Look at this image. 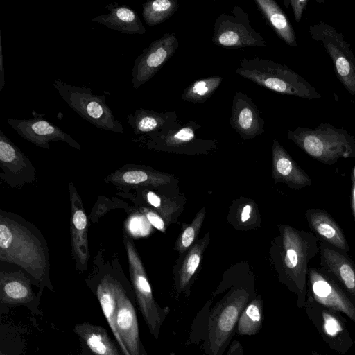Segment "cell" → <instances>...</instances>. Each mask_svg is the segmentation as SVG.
Returning <instances> with one entry per match:
<instances>
[{"instance_id":"obj_1","label":"cell","mask_w":355,"mask_h":355,"mask_svg":"<svg viewBox=\"0 0 355 355\" xmlns=\"http://www.w3.org/2000/svg\"><path fill=\"white\" fill-rule=\"evenodd\" d=\"M255 296L252 287L236 284L213 307L212 298L207 300L193 319L191 342L200 344L204 355H223L236 334L242 311Z\"/></svg>"},{"instance_id":"obj_2","label":"cell","mask_w":355,"mask_h":355,"mask_svg":"<svg viewBox=\"0 0 355 355\" xmlns=\"http://www.w3.org/2000/svg\"><path fill=\"white\" fill-rule=\"evenodd\" d=\"M272 259L279 280L297 295V306L304 308L307 294L309 261L319 253V241L310 232L288 225L278 226Z\"/></svg>"},{"instance_id":"obj_3","label":"cell","mask_w":355,"mask_h":355,"mask_svg":"<svg viewBox=\"0 0 355 355\" xmlns=\"http://www.w3.org/2000/svg\"><path fill=\"white\" fill-rule=\"evenodd\" d=\"M17 216L0 214V260L24 269L40 283L49 284V261L44 241Z\"/></svg>"},{"instance_id":"obj_4","label":"cell","mask_w":355,"mask_h":355,"mask_svg":"<svg viewBox=\"0 0 355 355\" xmlns=\"http://www.w3.org/2000/svg\"><path fill=\"white\" fill-rule=\"evenodd\" d=\"M236 73L270 90L309 100L322 96L305 78L284 64L255 57L243 58Z\"/></svg>"},{"instance_id":"obj_5","label":"cell","mask_w":355,"mask_h":355,"mask_svg":"<svg viewBox=\"0 0 355 355\" xmlns=\"http://www.w3.org/2000/svg\"><path fill=\"white\" fill-rule=\"evenodd\" d=\"M287 137L313 159L325 164L340 158H355V138L343 128L320 123L312 129L297 127L288 130Z\"/></svg>"},{"instance_id":"obj_6","label":"cell","mask_w":355,"mask_h":355,"mask_svg":"<svg viewBox=\"0 0 355 355\" xmlns=\"http://www.w3.org/2000/svg\"><path fill=\"white\" fill-rule=\"evenodd\" d=\"M61 98L80 116L96 127L114 133H123L122 124L115 119L104 95L93 94L86 87H78L57 79L53 83Z\"/></svg>"},{"instance_id":"obj_7","label":"cell","mask_w":355,"mask_h":355,"mask_svg":"<svg viewBox=\"0 0 355 355\" xmlns=\"http://www.w3.org/2000/svg\"><path fill=\"white\" fill-rule=\"evenodd\" d=\"M129 271L140 312L150 333L158 338L161 327L170 312L168 306H160L154 298L144 267L134 243L124 236Z\"/></svg>"},{"instance_id":"obj_8","label":"cell","mask_w":355,"mask_h":355,"mask_svg":"<svg viewBox=\"0 0 355 355\" xmlns=\"http://www.w3.org/2000/svg\"><path fill=\"white\" fill-rule=\"evenodd\" d=\"M200 128L195 121H189L165 133L144 135L135 141L155 150L187 155L209 154L216 150V140L198 137L196 132Z\"/></svg>"},{"instance_id":"obj_9","label":"cell","mask_w":355,"mask_h":355,"mask_svg":"<svg viewBox=\"0 0 355 355\" xmlns=\"http://www.w3.org/2000/svg\"><path fill=\"white\" fill-rule=\"evenodd\" d=\"M212 42L227 48L264 47V38L250 25L248 14L234 6L230 14L221 13L215 20Z\"/></svg>"},{"instance_id":"obj_10","label":"cell","mask_w":355,"mask_h":355,"mask_svg":"<svg viewBox=\"0 0 355 355\" xmlns=\"http://www.w3.org/2000/svg\"><path fill=\"white\" fill-rule=\"evenodd\" d=\"M309 32L311 37L325 48L343 85L351 94L355 95V57L343 35L323 21L311 26Z\"/></svg>"},{"instance_id":"obj_11","label":"cell","mask_w":355,"mask_h":355,"mask_svg":"<svg viewBox=\"0 0 355 355\" xmlns=\"http://www.w3.org/2000/svg\"><path fill=\"white\" fill-rule=\"evenodd\" d=\"M305 313L331 349L345 354L354 345L343 313L326 307L306 295Z\"/></svg>"},{"instance_id":"obj_12","label":"cell","mask_w":355,"mask_h":355,"mask_svg":"<svg viewBox=\"0 0 355 355\" xmlns=\"http://www.w3.org/2000/svg\"><path fill=\"white\" fill-rule=\"evenodd\" d=\"M306 295L326 307L340 311L355 324V302L322 268H309Z\"/></svg>"},{"instance_id":"obj_13","label":"cell","mask_w":355,"mask_h":355,"mask_svg":"<svg viewBox=\"0 0 355 355\" xmlns=\"http://www.w3.org/2000/svg\"><path fill=\"white\" fill-rule=\"evenodd\" d=\"M179 47L175 32H169L152 42L135 59L132 69L133 87L138 89L151 79L174 55Z\"/></svg>"},{"instance_id":"obj_14","label":"cell","mask_w":355,"mask_h":355,"mask_svg":"<svg viewBox=\"0 0 355 355\" xmlns=\"http://www.w3.org/2000/svg\"><path fill=\"white\" fill-rule=\"evenodd\" d=\"M8 123L21 137L40 147L50 149L49 143L62 141L77 150L80 145L69 135L40 116L30 119L9 118Z\"/></svg>"},{"instance_id":"obj_15","label":"cell","mask_w":355,"mask_h":355,"mask_svg":"<svg viewBox=\"0 0 355 355\" xmlns=\"http://www.w3.org/2000/svg\"><path fill=\"white\" fill-rule=\"evenodd\" d=\"M1 178L11 187H22L35 180V170L28 157L0 130Z\"/></svg>"},{"instance_id":"obj_16","label":"cell","mask_w":355,"mask_h":355,"mask_svg":"<svg viewBox=\"0 0 355 355\" xmlns=\"http://www.w3.org/2000/svg\"><path fill=\"white\" fill-rule=\"evenodd\" d=\"M320 266L355 302V263L345 251L320 241Z\"/></svg>"},{"instance_id":"obj_17","label":"cell","mask_w":355,"mask_h":355,"mask_svg":"<svg viewBox=\"0 0 355 355\" xmlns=\"http://www.w3.org/2000/svg\"><path fill=\"white\" fill-rule=\"evenodd\" d=\"M69 194L72 257L76 261L77 269L86 270L89 259L87 218L80 196L71 182L69 183Z\"/></svg>"},{"instance_id":"obj_18","label":"cell","mask_w":355,"mask_h":355,"mask_svg":"<svg viewBox=\"0 0 355 355\" xmlns=\"http://www.w3.org/2000/svg\"><path fill=\"white\" fill-rule=\"evenodd\" d=\"M230 123L245 140L254 139L265 132L264 120L257 105L241 92H236L233 97Z\"/></svg>"},{"instance_id":"obj_19","label":"cell","mask_w":355,"mask_h":355,"mask_svg":"<svg viewBox=\"0 0 355 355\" xmlns=\"http://www.w3.org/2000/svg\"><path fill=\"white\" fill-rule=\"evenodd\" d=\"M117 331L130 355H141V343L136 311L121 285L115 280Z\"/></svg>"},{"instance_id":"obj_20","label":"cell","mask_w":355,"mask_h":355,"mask_svg":"<svg viewBox=\"0 0 355 355\" xmlns=\"http://www.w3.org/2000/svg\"><path fill=\"white\" fill-rule=\"evenodd\" d=\"M272 176L275 182L286 184L293 189H300L312 184L309 175L276 139H273L272 146Z\"/></svg>"},{"instance_id":"obj_21","label":"cell","mask_w":355,"mask_h":355,"mask_svg":"<svg viewBox=\"0 0 355 355\" xmlns=\"http://www.w3.org/2000/svg\"><path fill=\"white\" fill-rule=\"evenodd\" d=\"M209 243V234L197 241L186 252L180 263L174 268V289L177 295L189 297L191 286L202 260L203 253Z\"/></svg>"},{"instance_id":"obj_22","label":"cell","mask_w":355,"mask_h":355,"mask_svg":"<svg viewBox=\"0 0 355 355\" xmlns=\"http://www.w3.org/2000/svg\"><path fill=\"white\" fill-rule=\"evenodd\" d=\"M128 123L135 135H143L165 133L182 125L175 111L159 112L144 108L129 114Z\"/></svg>"},{"instance_id":"obj_23","label":"cell","mask_w":355,"mask_h":355,"mask_svg":"<svg viewBox=\"0 0 355 355\" xmlns=\"http://www.w3.org/2000/svg\"><path fill=\"white\" fill-rule=\"evenodd\" d=\"M305 218L311 232L319 242L328 243L349 252V245L343 230L327 211L320 209H308L305 212Z\"/></svg>"},{"instance_id":"obj_24","label":"cell","mask_w":355,"mask_h":355,"mask_svg":"<svg viewBox=\"0 0 355 355\" xmlns=\"http://www.w3.org/2000/svg\"><path fill=\"white\" fill-rule=\"evenodd\" d=\"M105 180L118 187H154L168 184L171 178L167 174L152 169L125 166L109 175Z\"/></svg>"},{"instance_id":"obj_25","label":"cell","mask_w":355,"mask_h":355,"mask_svg":"<svg viewBox=\"0 0 355 355\" xmlns=\"http://www.w3.org/2000/svg\"><path fill=\"white\" fill-rule=\"evenodd\" d=\"M105 8L110 11L109 13L96 16L92 21L123 33L143 35L146 33V28L137 13L129 6L114 3L106 4Z\"/></svg>"},{"instance_id":"obj_26","label":"cell","mask_w":355,"mask_h":355,"mask_svg":"<svg viewBox=\"0 0 355 355\" xmlns=\"http://www.w3.org/2000/svg\"><path fill=\"white\" fill-rule=\"evenodd\" d=\"M34 293L28 279L21 272L0 273L1 304H27L34 300Z\"/></svg>"},{"instance_id":"obj_27","label":"cell","mask_w":355,"mask_h":355,"mask_svg":"<svg viewBox=\"0 0 355 355\" xmlns=\"http://www.w3.org/2000/svg\"><path fill=\"white\" fill-rule=\"evenodd\" d=\"M255 4L277 35L291 46H297L295 31L280 6L274 0H254Z\"/></svg>"},{"instance_id":"obj_28","label":"cell","mask_w":355,"mask_h":355,"mask_svg":"<svg viewBox=\"0 0 355 355\" xmlns=\"http://www.w3.org/2000/svg\"><path fill=\"white\" fill-rule=\"evenodd\" d=\"M73 331L96 355H119L104 327L83 322L76 324Z\"/></svg>"},{"instance_id":"obj_29","label":"cell","mask_w":355,"mask_h":355,"mask_svg":"<svg viewBox=\"0 0 355 355\" xmlns=\"http://www.w3.org/2000/svg\"><path fill=\"white\" fill-rule=\"evenodd\" d=\"M96 295L107 323L124 355H130L116 329L115 318L117 301L115 290V280L103 278L98 284Z\"/></svg>"},{"instance_id":"obj_30","label":"cell","mask_w":355,"mask_h":355,"mask_svg":"<svg viewBox=\"0 0 355 355\" xmlns=\"http://www.w3.org/2000/svg\"><path fill=\"white\" fill-rule=\"evenodd\" d=\"M264 320L263 302L261 295H257L242 311L236 329L239 336H253L258 334Z\"/></svg>"},{"instance_id":"obj_31","label":"cell","mask_w":355,"mask_h":355,"mask_svg":"<svg viewBox=\"0 0 355 355\" xmlns=\"http://www.w3.org/2000/svg\"><path fill=\"white\" fill-rule=\"evenodd\" d=\"M177 0H153L142 4V16L148 26H156L171 18L178 10Z\"/></svg>"},{"instance_id":"obj_32","label":"cell","mask_w":355,"mask_h":355,"mask_svg":"<svg viewBox=\"0 0 355 355\" xmlns=\"http://www.w3.org/2000/svg\"><path fill=\"white\" fill-rule=\"evenodd\" d=\"M223 81L222 76H211L197 80L186 87L181 98L187 102L203 103L218 88Z\"/></svg>"},{"instance_id":"obj_33","label":"cell","mask_w":355,"mask_h":355,"mask_svg":"<svg viewBox=\"0 0 355 355\" xmlns=\"http://www.w3.org/2000/svg\"><path fill=\"white\" fill-rule=\"evenodd\" d=\"M141 191L146 202L165 220L168 225L174 222L180 211V205L175 200L161 196L146 189Z\"/></svg>"},{"instance_id":"obj_34","label":"cell","mask_w":355,"mask_h":355,"mask_svg":"<svg viewBox=\"0 0 355 355\" xmlns=\"http://www.w3.org/2000/svg\"><path fill=\"white\" fill-rule=\"evenodd\" d=\"M205 209L202 208L196 215L192 223L187 225L180 234L175 245V249L180 254L186 252L195 243L202 225Z\"/></svg>"},{"instance_id":"obj_35","label":"cell","mask_w":355,"mask_h":355,"mask_svg":"<svg viewBox=\"0 0 355 355\" xmlns=\"http://www.w3.org/2000/svg\"><path fill=\"white\" fill-rule=\"evenodd\" d=\"M142 211L154 227L162 232H165V221L158 213L151 208H143Z\"/></svg>"},{"instance_id":"obj_36","label":"cell","mask_w":355,"mask_h":355,"mask_svg":"<svg viewBox=\"0 0 355 355\" xmlns=\"http://www.w3.org/2000/svg\"><path fill=\"white\" fill-rule=\"evenodd\" d=\"M293 9L294 17L297 22H300L302 12L305 9L308 1L306 0H290L288 1Z\"/></svg>"},{"instance_id":"obj_37","label":"cell","mask_w":355,"mask_h":355,"mask_svg":"<svg viewBox=\"0 0 355 355\" xmlns=\"http://www.w3.org/2000/svg\"><path fill=\"white\" fill-rule=\"evenodd\" d=\"M226 355H244L242 344L239 340H233L229 345Z\"/></svg>"},{"instance_id":"obj_38","label":"cell","mask_w":355,"mask_h":355,"mask_svg":"<svg viewBox=\"0 0 355 355\" xmlns=\"http://www.w3.org/2000/svg\"><path fill=\"white\" fill-rule=\"evenodd\" d=\"M252 209L253 206L252 204H246L243 207L240 214V220L241 223H245L250 219Z\"/></svg>"},{"instance_id":"obj_39","label":"cell","mask_w":355,"mask_h":355,"mask_svg":"<svg viewBox=\"0 0 355 355\" xmlns=\"http://www.w3.org/2000/svg\"><path fill=\"white\" fill-rule=\"evenodd\" d=\"M1 34H0V90H1L5 85V71L3 67V58L2 53Z\"/></svg>"},{"instance_id":"obj_40","label":"cell","mask_w":355,"mask_h":355,"mask_svg":"<svg viewBox=\"0 0 355 355\" xmlns=\"http://www.w3.org/2000/svg\"><path fill=\"white\" fill-rule=\"evenodd\" d=\"M352 207L355 220V178L354 175L352 178Z\"/></svg>"},{"instance_id":"obj_41","label":"cell","mask_w":355,"mask_h":355,"mask_svg":"<svg viewBox=\"0 0 355 355\" xmlns=\"http://www.w3.org/2000/svg\"><path fill=\"white\" fill-rule=\"evenodd\" d=\"M141 355H148L142 344L141 345Z\"/></svg>"},{"instance_id":"obj_42","label":"cell","mask_w":355,"mask_h":355,"mask_svg":"<svg viewBox=\"0 0 355 355\" xmlns=\"http://www.w3.org/2000/svg\"><path fill=\"white\" fill-rule=\"evenodd\" d=\"M311 355H328V354H320V353H318V352H316V351H313V352H312V354H311Z\"/></svg>"},{"instance_id":"obj_43","label":"cell","mask_w":355,"mask_h":355,"mask_svg":"<svg viewBox=\"0 0 355 355\" xmlns=\"http://www.w3.org/2000/svg\"><path fill=\"white\" fill-rule=\"evenodd\" d=\"M354 345H355V335H354Z\"/></svg>"},{"instance_id":"obj_44","label":"cell","mask_w":355,"mask_h":355,"mask_svg":"<svg viewBox=\"0 0 355 355\" xmlns=\"http://www.w3.org/2000/svg\"><path fill=\"white\" fill-rule=\"evenodd\" d=\"M1 355H6V354H4L3 353H2V352H1Z\"/></svg>"}]
</instances>
